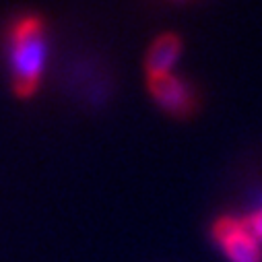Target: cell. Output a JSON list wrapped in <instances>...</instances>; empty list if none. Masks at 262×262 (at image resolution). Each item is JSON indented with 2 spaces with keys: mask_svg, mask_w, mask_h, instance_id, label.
I'll return each mask as SVG.
<instances>
[{
  "mask_svg": "<svg viewBox=\"0 0 262 262\" xmlns=\"http://www.w3.org/2000/svg\"><path fill=\"white\" fill-rule=\"evenodd\" d=\"M48 60L46 27L39 15L25 13L9 27V67L13 89L19 97H31L39 83Z\"/></svg>",
  "mask_w": 262,
  "mask_h": 262,
  "instance_id": "cell-1",
  "label": "cell"
},
{
  "mask_svg": "<svg viewBox=\"0 0 262 262\" xmlns=\"http://www.w3.org/2000/svg\"><path fill=\"white\" fill-rule=\"evenodd\" d=\"M209 235L225 262H262V242L244 215H219L211 223Z\"/></svg>",
  "mask_w": 262,
  "mask_h": 262,
  "instance_id": "cell-2",
  "label": "cell"
},
{
  "mask_svg": "<svg viewBox=\"0 0 262 262\" xmlns=\"http://www.w3.org/2000/svg\"><path fill=\"white\" fill-rule=\"evenodd\" d=\"M149 91H151L155 103L176 118L190 116L196 105V95H194L192 87L184 79L176 77L173 73L161 75V77H151Z\"/></svg>",
  "mask_w": 262,
  "mask_h": 262,
  "instance_id": "cell-3",
  "label": "cell"
},
{
  "mask_svg": "<svg viewBox=\"0 0 262 262\" xmlns=\"http://www.w3.org/2000/svg\"><path fill=\"white\" fill-rule=\"evenodd\" d=\"M180 54H182V39L176 33H161L159 37H155L145 58L147 77L151 79V77L171 75L176 62L180 60Z\"/></svg>",
  "mask_w": 262,
  "mask_h": 262,
  "instance_id": "cell-4",
  "label": "cell"
},
{
  "mask_svg": "<svg viewBox=\"0 0 262 262\" xmlns=\"http://www.w3.org/2000/svg\"><path fill=\"white\" fill-rule=\"evenodd\" d=\"M244 219L248 221L250 229L258 235V239L262 242V190L256 192V199L252 203V209L244 215Z\"/></svg>",
  "mask_w": 262,
  "mask_h": 262,
  "instance_id": "cell-5",
  "label": "cell"
}]
</instances>
